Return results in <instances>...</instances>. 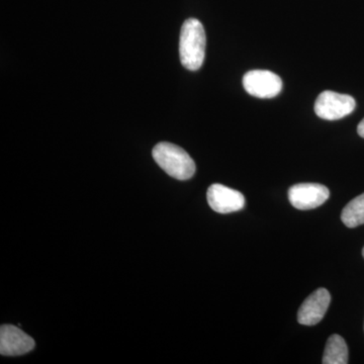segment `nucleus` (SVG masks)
<instances>
[{"label":"nucleus","instance_id":"obj_1","mask_svg":"<svg viewBox=\"0 0 364 364\" xmlns=\"http://www.w3.org/2000/svg\"><path fill=\"white\" fill-rule=\"evenodd\" d=\"M205 28L196 18H188L182 25L179 39V56L182 66L191 71H196L203 66L205 56Z\"/></svg>","mask_w":364,"mask_h":364},{"label":"nucleus","instance_id":"obj_2","mask_svg":"<svg viewBox=\"0 0 364 364\" xmlns=\"http://www.w3.org/2000/svg\"><path fill=\"white\" fill-rule=\"evenodd\" d=\"M153 158L168 176L188 181L196 172V163L188 152L174 144L161 142L152 151Z\"/></svg>","mask_w":364,"mask_h":364},{"label":"nucleus","instance_id":"obj_3","mask_svg":"<svg viewBox=\"0 0 364 364\" xmlns=\"http://www.w3.org/2000/svg\"><path fill=\"white\" fill-rule=\"evenodd\" d=\"M355 107V100L350 95L325 90L316 100L315 112L321 119L336 121L350 114Z\"/></svg>","mask_w":364,"mask_h":364},{"label":"nucleus","instance_id":"obj_4","mask_svg":"<svg viewBox=\"0 0 364 364\" xmlns=\"http://www.w3.org/2000/svg\"><path fill=\"white\" fill-rule=\"evenodd\" d=\"M243 86L249 95L258 98L277 97L282 90V80L268 70L249 71L244 75Z\"/></svg>","mask_w":364,"mask_h":364},{"label":"nucleus","instance_id":"obj_5","mask_svg":"<svg viewBox=\"0 0 364 364\" xmlns=\"http://www.w3.org/2000/svg\"><path fill=\"white\" fill-rule=\"evenodd\" d=\"M330 191L318 183H299L289 189V200L298 210H312L327 202Z\"/></svg>","mask_w":364,"mask_h":364},{"label":"nucleus","instance_id":"obj_6","mask_svg":"<svg viewBox=\"0 0 364 364\" xmlns=\"http://www.w3.org/2000/svg\"><path fill=\"white\" fill-rule=\"evenodd\" d=\"M208 205L219 214L238 212L245 205V198L240 191L215 183L208 189Z\"/></svg>","mask_w":364,"mask_h":364},{"label":"nucleus","instance_id":"obj_7","mask_svg":"<svg viewBox=\"0 0 364 364\" xmlns=\"http://www.w3.org/2000/svg\"><path fill=\"white\" fill-rule=\"evenodd\" d=\"M35 340L20 328L2 325L0 329V353L4 356L23 355L35 348Z\"/></svg>","mask_w":364,"mask_h":364},{"label":"nucleus","instance_id":"obj_8","mask_svg":"<svg viewBox=\"0 0 364 364\" xmlns=\"http://www.w3.org/2000/svg\"><path fill=\"white\" fill-rule=\"evenodd\" d=\"M331 301V294L326 289H318L301 304L298 313L299 324L315 326L324 318Z\"/></svg>","mask_w":364,"mask_h":364},{"label":"nucleus","instance_id":"obj_9","mask_svg":"<svg viewBox=\"0 0 364 364\" xmlns=\"http://www.w3.org/2000/svg\"><path fill=\"white\" fill-rule=\"evenodd\" d=\"M322 363L324 364L348 363V347L340 335H332L327 340Z\"/></svg>","mask_w":364,"mask_h":364},{"label":"nucleus","instance_id":"obj_10","mask_svg":"<svg viewBox=\"0 0 364 364\" xmlns=\"http://www.w3.org/2000/svg\"><path fill=\"white\" fill-rule=\"evenodd\" d=\"M345 226L356 228L364 224V193L347 203L341 214Z\"/></svg>","mask_w":364,"mask_h":364},{"label":"nucleus","instance_id":"obj_11","mask_svg":"<svg viewBox=\"0 0 364 364\" xmlns=\"http://www.w3.org/2000/svg\"><path fill=\"white\" fill-rule=\"evenodd\" d=\"M358 133L361 138L364 139V119L359 123L358 127Z\"/></svg>","mask_w":364,"mask_h":364},{"label":"nucleus","instance_id":"obj_12","mask_svg":"<svg viewBox=\"0 0 364 364\" xmlns=\"http://www.w3.org/2000/svg\"><path fill=\"white\" fill-rule=\"evenodd\" d=\"M363 258H364V247L363 249Z\"/></svg>","mask_w":364,"mask_h":364}]
</instances>
